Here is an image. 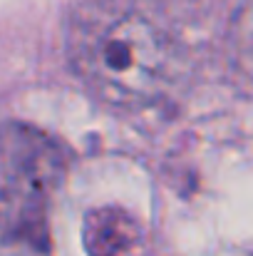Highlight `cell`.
Masks as SVG:
<instances>
[{"instance_id":"1","label":"cell","mask_w":253,"mask_h":256,"mask_svg":"<svg viewBox=\"0 0 253 256\" xmlns=\"http://www.w3.org/2000/svg\"><path fill=\"white\" fill-rule=\"evenodd\" d=\"M67 52L80 80L114 107L157 102L176 65L167 28L137 0L84 2L70 20Z\"/></svg>"},{"instance_id":"2","label":"cell","mask_w":253,"mask_h":256,"mask_svg":"<svg viewBox=\"0 0 253 256\" xmlns=\"http://www.w3.org/2000/svg\"><path fill=\"white\" fill-rule=\"evenodd\" d=\"M62 152L40 130L0 124V256H47Z\"/></svg>"},{"instance_id":"3","label":"cell","mask_w":253,"mask_h":256,"mask_svg":"<svg viewBox=\"0 0 253 256\" xmlns=\"http://www.w3.org/2000/svg\"><path fill=\"white\" fill-rule=\"evenodd\" d=\"M82 244L89 256H142L144 232L129 212L99 206L84 216Z\"/></svg>"},{"instance_id":"4","label":"cell","mask_w":253,"mask_h":256,"mask_svg":"<svg viewBox=\"0 0 253 256\" xmlns=\"http://www.w3.org/2000/svg\"><path fill=\"white\" fill-rule=\"evenodd\" d=\"M239 60L244 65V70H249L253 78V0L249 2L241 25H239Z\"/></svg>"}]
</instances>
